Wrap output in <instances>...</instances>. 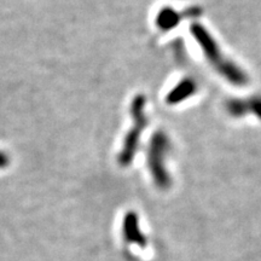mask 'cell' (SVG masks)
<instances>
[{"instance_id":"obj_1","label":"cell","mask_w":261,"mask_h":261,"mask_svg":"<svg viewBox=\"0 0 261 261\" xmlns=\"http://www.w3.org/2000/svg\"><path fill=\"white\" fill-rule=\"evenodd\" d=\"M191 33L196 38L198 44H200L202 51L204 52L208 61L211 62L212 65H213L215 69L219 71L221 75H224L225 79H227L230 83H232L234 85H238V86L247 84V75L244 74L243 70H241L237 65H234L232 62H230L224 57L219 46L215 44V41L212 39L211 35L208 34V32L205 31L204 27H202V25L197 23L192 24Z\"/></svg>"},{"instance_id":"obj_5","label":"cell","mask_w":261,"mask_h":261,"mask_svg":"<svg viewBox=\"0 0 261 261\" xmlns=\"http://www.w3.org/2000/svg\"><path fill=\"white\" fill-rule=\"evenodd\" d=\"M228 110L233 115H241V114L246 113L247 110H252V113L257 115V117L261 119V99L260 98H254V99L249 100H231L228 103Z\"/></svg>"},{"instance_id":"obj_6","label":"cell","mask_w":261,"mask_h":261,"mask_svg":"<svg viewBox=\"0 0 261 261\" xmlns=\"http://www.w3.org/2000/svg\"><path fill=\"white\" fill-rule=\"evenodd\" d=\"M196 85L191 80H182L180 84L168 94L169 103H179L182 99H187L189 96L195 93Z\"/></svg>"},{"instance_id":"obj_2","label":"cell","mask_w":261,"mask_h":261,"mask_svg":"<svg viewBox=\"0 0 261 261\" xmlns=\"http://www.w3.org/2000/svg\"><path fill=\"white\" fill-rule=\"evenodd\" d=\"M167 148L168 143L166 137L163 135H156L152 140L151 150H150L149 163L152 175H154L159 187L161 188H167L169 185V177L165 169V165H163Z\"/></svg>"},{"instance_id":"obj_3","label":"cell","mask_w":261,"mask_h":261,"mask_svg":"<svg viewBox=\"0 0 261 261\" xmlns=\"http://www.w3.org/2000/svg\"><path fill=\"white\" fill-rule=\"evenodd\" d=\"M143 106H144V99L142 97L137 98L133 106V112L136 116V127L129 132V136L126 139V145L121 154V161L123 163H128L133 158V154L137 150V144H138L139 133L144 127V115H143Z\"/></svg>"},{"instance_id":"obj_7","label":"cell","mask_w":261,"mask_h":261,"mask_svg":"<svg viewBox=\"0 0 261 261\" xmlns=\"http://www.w3.org/2000/svg\"><path fill=\"white\" fill-rule=\"evenodd\" d=\"M180 21V16L172 8H163L158 15V24L163 31H168L172 27H175Z\"/></svg>"},{"instance_id":"obj_4","label":"cell","mask_w":261,"mask_h":261,"mask_svg":"<svg viewBox=\"0 0 261 261\" xmlns=\"http://www.w3.org/2000/svg\"><path fill=\"white\" fill-rule=\"evenodd\" d=\"M138 217L135 213H128L123 219V237L128 243H133L140 248L146 247V238L139 228Z\"/></svg>"}]
</instances>
